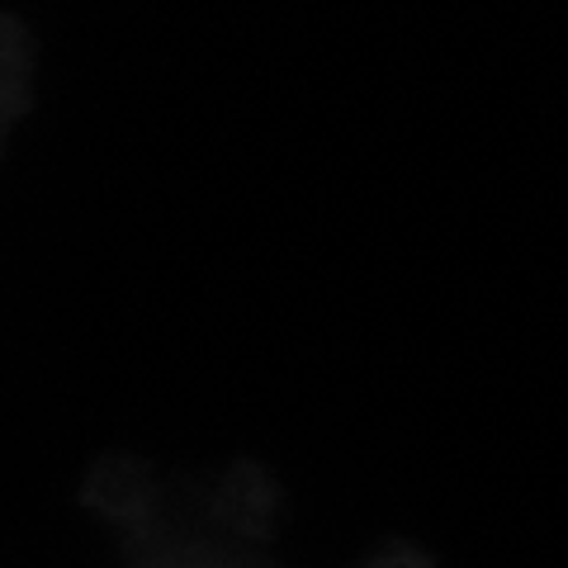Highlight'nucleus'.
Segmentation results:
<instances>
[]
</instances>
